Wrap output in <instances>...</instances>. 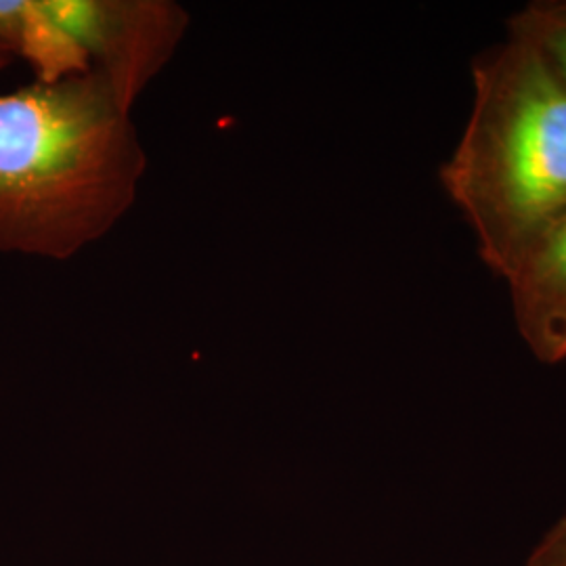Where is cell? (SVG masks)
I'll return each instance as SVG.
<instances>
[{"instance_id":"obj_1","label":"cell","mask_w":566,"mask_h":566,"mask_svg":"<svg viewBox=\"0 0 566 566\" xmlns=\"http://www.w3.org/2000/svg\"><path fill=\"white\" fill-rule=\"evenodd\" d=\"M147 158L99 74L0 95V252L67 261L137 200Z\"/></svg>"},{"instance_id":"obj_2","label":"cell","mask_w":566,"mask_h":566,"mask_svg":"<svg viewBox=\"0 0 566 566\" xmlns=\"http://www.w3.org/2000/svg\"><path fill=\"white\" fill-rule=\"evenodd\" d=\"M472 82L464 133L439 177L481 261L507 280L566 214V86L514 32L474 61Z\"/></svg>"},{"instance_id":"obj_3","label":"cell","mask_w":566,"mask_h":566,"mask_svg":"<svg viewBox=\"0 0 566 566\" xmlns=\"http://www.w3.org/2000/svg\"><path fill=\"white\" fill-rule=\"evenodd\" d=\"M187 25V11L170 0H28L18 55L36 82L99 74L130 112Z\"/></svg>"},{"instance_id":"obj_4","label":"cell","mask_w":566,"mask_h":566,"mask_svg":"<svg viewBox=\"0 0 566 566\" xmlns=\"http://www.w3.org/2000/svg\"><path fill=\"white\" fill-rule=\"evenodd\" d=\"M514 324L542 364L566 359V214L507 277Z\"/></svg>"},{"instance_id":"obj_5","label":"cell","mask_w":566,"mask_h":566,"mask_svg":"<svg viewBox=\"0 0 566 566\" xmlns=\"http://www.w3.org/2000/svg\"><path fill=\"white\" fill-rule=\"evenodd\" d=\"M510 32L533 42L566 86V0H542L518 11Z\"/></svg>"},{"instance_id":"obj_6","label":"cell","mask_w":566,"mask_h":566,"mask_svg":"<svg viewBox=\"0 0 566 566\" xmlns=\"http://www.w3.org/2000/svg\"><path fill=\"white\" fill-rule=\"evenodd\" d=\"M525 566H566V512L531 552Z\"/></svg>"},{"instance_id":"obj_7","label":"cell","mask_w":566,"mask_h":566,"mask_svg":"<svg viewBox=\"0 0 566 566\" xmlns=\"http://www.w3.org/2000/svg\"><path fill=\"white\" fill-rule=\"evenodd\" d=\"M9 61H11V55H9V53H7V51L0 46V70H2V67H4Z\"/></svg>"}]
</instances>
